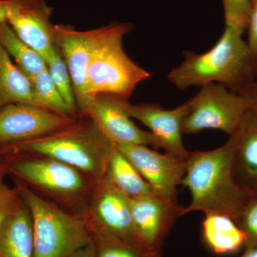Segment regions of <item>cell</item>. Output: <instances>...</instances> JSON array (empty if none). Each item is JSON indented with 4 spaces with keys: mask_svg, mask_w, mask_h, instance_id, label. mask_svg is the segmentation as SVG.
<instances>
[{
    "mask_svg": "<svg viewBox=\"0 0 257 257\" xmlns=\"http://www.w3.org/2000/svg\"><path fill=\"white\" fill-rule=\"evenodd\" d=\"M237 144L235 133L215 150L189 152L182 184L188 187L192 199L184 207L182 216L193 211L215 213L229 216L236 224L253 198L235 180L233 166Z\"/></svg>",
    "mask_w": 257,
    "mask_h": 257,
    "instance_id": "obj_1",
    "label": "cell"
},
{
    "mask_svg": "<svg viewBox=\"0 0 257 257\" xmlns=\"http://www.w3.org/2000/svg\"><path fill=\"white\" fill-rule=\"evenodd\" d=\"M243 30L226 25L222 35L204 53L184 51V60L167 79L177 89L217 84L241 94L256 80Z\"/></svg>",
    "mask_w": 257,
    "mask_h": 257,
    "instance_id": "obj_2",
    "label": "cell"
},
{
    "mask_svg": "<svg viewBox=\"0 0 257 257\" xmlns=\"http://www.w3.org/2000/svg\"><path fill=\"white\" fill-rule=\"evenodd\" d=\"M114 147L92 120L79 116L45 136L0 146V157L18 154L47 157L72 166L97 184L105 176Z\"/></svg>",
    "mask_w": 257,
    "mask_h": 257,
    "instance_id": "obj_3",
    "label": "cell"
},
{
    "mask_svg": "<svg viewBox=\"0 0 257 257\" xmlns=\"http://www.w3.org/2000/svg\"><path fill=\"white\" fill-rule=\"evenodd\" d=\"M7 174L66 210L83 215L95 184L82 172L59 161L18 155L1 157Z\"/></svg>",
    "mask_w": 257,
    "mask_h": 257,
    "instance_id": "obj_4",
    "label": "cell"
},
{
    "mask_svg": "<svg viewBox=\"0 0 257 257\" xmlns=\"http://www.w3.org/2000/svg\"><path fill=\"white\" fill-rule=\"evenodd\" d=\"M133 29L130 23L114 22L92 30L87 75V94L91 101L99 94L128 99L139 84L151 76L123 48V39Z\"/></svg>",
    "mask_w": 257,
    "mask_h": 257,
    "instance_id": "obj_5",
    "label": "cell"
},
{
    "mask_svg": "<svg viewBox=\"0 0 257 257\" xmlns=\"http://www.w3.org/2000/svg\"><path fill=\"white\" fill-rule=\"evenodd\" d=\"M15 184L32 214V257H70L92 240L84 216L66 210L19 181Z\"/></svg>",
    "mask_w": 257,
    "mask_h": 257,
    "instance_id": "obj_6",
    "label": "cell"
},
{
    "mask_svg": "<svg viewBox=\"0 0 257 257\" xmlns=\"http://www.w3.org/2000/svg\"><path fill=\"white\" fill-rule=\"evenodd\" d=\"M189 109L182 133L195 135L204 130H219L231 136L236 133L246 111L251 109L244 96L224 86L209 84L187 100Z\"/></svg>",
    "mask_w": 257,
    "mask_h": 257,
    "instance_id": "obj_7",
    "label": "cell"
},
{
    "mask_svg": "<svg viewBox=\"0 0 257 257\" xmlns=\"http://www.w3.org/2000/svg\"><path fill=\"white\" fill-rule=\"evenodd\" d=\"M83 216L92 237L114 238L147 247L137 234L130 198L104 179L94 185Z\"/></svg>",
    "mask_w": 257,
    "mask_h": 257,
    "instance_id": "obj_8",
    "label": "cell"
},
{
    "mask_svg": "<svg viewBox=\"0 0 257 257\" xmlns=\"http://www.w3.org/2000/svg\"><path fill=\"white\" fill-rule=\"evenodd\" d=\"M151 186L157 195L177 201V187L187 172V160L159 153L136 144L115 145Z\"/></svg>",
    "mask_w": 257,
    "mask_h": 257,
    "instance_id": "obj_9",
    "label": "cell"
},
{
    "mask_svg": "<svg viewBox=\"0 0 257 257\" xmlns=\"http://www.w3.org/2000/svg\"><path fill=\"white\" fill-rule=\"evenodd\" d=\"M76 119L33 104H8L0 109V146L45 136L72 124Z\"/></svg>",
    "mask_w": 257,
    "mask_h": 257,
    "instance_id": "obj_10",
    "label": "cell"
},
{
    "mask_svg": "<svg viewBox=\"0 0 257 257\" xmlns=\"http://www.w3.org/2000/svg\"><path fill=\"white\" fill-rule=\"evenodd\" d=\"M127 99L112 94H99L80 116H86L112 142L151 146L157 150L156 139L150 132L139 128L125 109Z\"/></svg>",
    "mask_w": 257,
    "mask_h": 257,
    "instance_id": "obj_11",
    "label": "cell"
},
{
    "mask_svg": "<svg viewBox=\"0 0 257 257\" xmlns=\"http://www.w3.org/2000/svg\"><path fill=\"white\" fill-rule=\"evenodd\" d=\"M7 22L29 46L45 57L55 45V25L51 21L53 8L45 0H5Z\"/></svg>",
    "mask_w": 257,
    "mask_h": 257,
    "instance_id": "obj_12",
    "label": "cell"
},
{
    "mask_svg": "<svg viewBox=\"0 0 257 257\" xmlns=\"http://www.w3.org/2000/svg\"><path fill=\"white\" fill-rule=\"evenodd\" d=\"M130 208L140 241L147 247L158 251L184 209L177 201L165 199L155 193L130 199Z\"/></svg>",
    "mask_w": 257,
    "mask_h": 257,
    "instance_id": "obj_13",
    "label": "cell"
},
{
    "mask_svg": "<svg viewBox=\"0 0 257 257\" xmlns=\"http://www.w3.org/2000/svg\"><path fill=\"white\" fill-rule=\"evenodd\" d=\"M125 109L130 117L138 119L150 128V133L156 139L157 148L187 160L189 152L186 150L182 141V124L189 112L187 101L172 109H164L153 104L135 105L127 101Z\"/></svg>",
    "mask_w": 257,
    "mask_h": 257,
    "instance_id": "obj_14",
    "label": "cell"
},
{
    "mask_svg": "<svg viewBox=\"0 0 257 257\" xmlns=\"http://www.w3.org/2000/svg\"><path fill=\"white\" fill-rule=\"evenodd\" d=\"M92 44V30L77 31L70 25H55V45L69 69L79 115L91 102L87 94V75Z\"/></svg>",
    "mask_w": 257,
    "mask_h": 257,
    "instance_id": "obj_15",
    "label": "cell"
},
{
    "mask_svg": "<svg viewBox=\"0 0 257 257\" xmlns=\"http://www.w3.org/2000/svg\"><path fill=\"white\" fill-rule=\"evenodd\" d=\"M236 133L235 180L248 194L257 197V111L251 109L245 113Z\"/></svg>",
    "mask_w": 257,
    "mask_h": 257,
    "instance_id": "obj_16",
    "label": "cell"
},
{
    "mask_svg": "<svg viewBox=\"0 0 257 257\" xmlns=\"http://www.w3.org/2000/svg\"><path fill=\"white\" fill-rule=\"evenodd\" d=\"M33 253V221L24 202L0 226V257H32Z\"/></svg>",
    "mask_w": 257,
    "mask_h": 257,
    "instance_id": "obj_17",
    "label": "cell"
},
{
    "mask_svg": "<svg viewBox=\"0 0 257 257\" xmlns=\"http://www.w3.org/2000/svg\"><path fill=\"white\" fill-rule=\"evenodd\" d=\"M103 179L130 199L154 194L151 186L116 146L111 152Z\"/></svg>",
    "mask_w": 257,
    "mask_h": 257,
    "instance_id": "obj_18",
    "label": "cell"
},
{
    "mask_svg": "<svg viewBox=\"0 0 257 257\" xmlns=\"http://www.w3.org/2000/svg\"><path fill=\"white\" fill-rule=\"evenodd\" d=\"M16 103L35 105L31 81L0 44V109Z\"/></svg>",
    "mask_w": 257,
    "mask_h": 257,
    "instance_id": "obj_19",
    "label": "cell"
},
{
    "mask_svg": "<svg viewBox=\"0 0 257 257\" xmlns=\"http://www.w3.org/2000/svg\"><path fill=\"white\" fill-rule=\"evenodd\" d=\"M202 228L206 243L216 253H234L244 246L243 231L229 216L206 214Z\"/></svg>",
    "mask_w": 257,
    "mask_h": 257,
    "instance_id": "obj_20",
    "label": "cell"
},
{
    "mask_svg": "<svg viewBox=\"0 0 257 257\" xmlns=\"http://www.w3.org/2000/svg\"><path fill=\"white\" fill-rule=\"evenodd\" d=\"M0 44L29 78L47 69L43 57L23 41L7 21L0 23Z\"/></svg>",
    "mask_w": 257,
    "mask_h": 257,
    "instance_id": "obj_21",
    "label": "cell"
},
{
    "mask_svg": "<svg viewBox=\"0 0 257 257\" xmlns=\"http://www.w3.org/2000/svg\"><path fill=\"white\" fill-rule=\"evenodd\" d=\"M30 79L35 105L62 116L77 117L72 114L67 103L56 87L47 69Z\"/></svg>",
    "mask_w": 257,
    "mask_h": 257,
    "instance_id": "obj_22",
    "label": "cell"
},
{
    "mask_svg": "<svg viewBox=\"0 0 257 257\" xmlns=\"http://www.w3.org/2000/svg\"><path fill=\"white\" fill-rule=\"evenodd\" d=\"M44 60L46 62L47 70L56 87L67 103L72 114L77 116V102L74 96L72 79L67 64L57 46L54 47L44 57Z\"/></svg>",
    "mask_w": 257,
    "mask_h": 257,
    "instance_id": "obj_23",
    "label": "cell"
},
{
    "mask_svg": "<svg viewBox=\"0 0 257 257\" xmlns=\"http://www.w3.org/2000/svg\"><path fill=\"white\" fill-rule=\"evenodd\" d=\"M96 257H160L161 251L114 238L92 237Z\"/></svg>",
    "mask_w": 257,
    "mask_h": 257,
    "instance_id": "obj_24",
    "label": "cell"
},
{
    "mask_svg": "<svg viewBox=\"0 0 257 257\" xmlns=\"http://www.w3.org/2000/svg\"><path fill=\"white\" fill-rule=\"evenodd\" d=\"M225 24L246 31L247 28L252 0H222Z\"/></svg>",
    "mask_w": 257,
    "mask_h": 257,
    "instance_id": "obj_25",
    "label": "cell"
},
{
    "mask_svg": "<svg viewBox=\"0 0 257 257\" xmlns=\"http://www.w3.org/2000/svg\"><path fill=\"white\" fill-rule=\"evenodd\" d=\"M236 224L244 234V248L257 246V197H253L243 209Z\"/></svg>",
    "mask_w": 257,
    "mask_h": 257,
    "instance_id": "obj_26",
    "label": "cell"
},
{
    "mask_svg": "<svg viewBox=\"0 0 257 257\" xmlns=\"http://www.w3.org/2000/svg\"><path fill=\"white\" fill-rule=\"evenodd\" d=\"M21 192L18 186L10 187L4 180L0 182V226L23 205Z\"/></svg>",
    "mask_w": 257,
    "mask_h": 257,
    "instance_id": "obj_27",
    "label": "cell"
},
{
    "mask_svg": "<svg viewBox=\"0 0 257 257\" xmlns=\"http://www.w3.org/2000/svg\"><path fill=\"white\" fill-rule=\"evenodd\" d=\"M246 30H247L248 34L246 42L251 56L253 72L257 79V0L253 2L251 14Z\"/></svg>",
    "mask_w": 257,
    "mask_h": 257,
    "instance_id": "obj_28",
    "label": "cell"
},
{
    "mask_svg": "<svg viewBox=\"0 0 257 257\" xmlns=\"http://www.w3.org/2000/svg\"><path fill=\"white\" fill-rule=\"evenodd\" d=\"M249 102L251 109L257 111V79L248 86L247 89L241 94Z\"/></svg>",
    "mask_w": 257,
    "mask_h": 257,
    "instance_id": "obj_29",
    "label": "cell"
},
{
    "mask_svg": "<svg viewBox=\"0 0 257 257\" xmlns=\"http://www.w3.org/2000/svg\"><path fill=\"white\" fill-rule=\"evenodd\" d=\"M70 257H96V246L94 240L92 239L86 246Z\"/></svg>",
    "mask_w": 257,
    "mask_h": 257,
    "instance_id": "obj_30",
    "label": "cell"
},
{
    "mask_svg": "<svg viewBox=\"0 0 257 257\" xmlns=\"http://www.w3.org/2000/svg\"><path fill=\"white\" fill-rule=\"evenodd\" d=\"M8 19V10L5 0H0V23L7 21Z\"/></svg>",
    "mask_w": 257,
    "mask_h": 257,
    "instance_id": "obj_31",
    "label": "cell"
},
{
    "mask_svg": "<svg viewBox=\"0 0 257 257\" xmlns=\"http://www.w3.org/2000/svg\"><path fill=\"white\" fill-rule=\"evenodd\" d=\"M240 257H257V246L245 248L244 252Z\"/></svg>",
    "mask_w": 257,
    "mask_h": 257,
    "instance_id": "obj_32",
    "label": "cell"
},
{
    "mask_svg": "<svg viewBox=\"0 0 257 257\" xmlns=\"http://www.w3.org/2000/svg\"><path fill=\"white\" fill-rule=\"evenodd\" d=\"M8 175V174H7L4 163H3V161L0 160V182L4 180L5 175Z\"/></svg>",
    "mask_w": 257,
    "mask_h": 257,
    "instance_id": "obj_33",
    "label": "cell"
},
{
    "mask_svg": "<svg viewBox=\"0 0 257 257\" xmlns=\"http://www.w3.org/2000/svg\"><path fill=\"white\" fill-rule=\"evenodd\" d=\"M254 1H255V0H252V3H253V2H254Z\"/></svg>",
    "mask_w": 257,
    "mask_h": 257,
    "instance_id": "obj_34",
    "label": "cell"
}]
</instances>
